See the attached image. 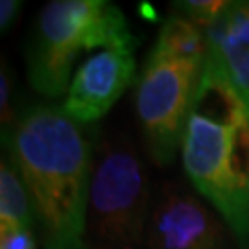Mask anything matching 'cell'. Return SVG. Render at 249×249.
Listing matches in <instances>:
<instances>
[{"instance_id":"cell-1","label":"cell","mask_w":249,"mask_h":249,"mask_svg":"<svg viewBox=\"0 0 249 249\" xmlns=\"http://www.w3.org/2000/svg\"><path fill=\"white\" fill-rule=\"evenodd\" d=\"M8 144L46 249H89L85 231L92 153L80 124L61 107H32L11 129Z\"/></svg>"},{"instance_id":"cell-2","label":"cell","mask_w":249,"mask_h":249,"mask_svg":"<svg viewBox=\"0 0 249 249\" xmlns=\"http://www.w3.org/2000/svg\"><path fill=\"white\" fill-rule=\"evenodd\" d=\"M181 155L192 185L249 249V111L231 83L207 65Z\"/></svg>"},{"instance_id":"cell-3","label":"cell","mask_w":249,"mask_h":249,"mask_svg":"<svg viewBox=\"0 0 249 249\" xmlns=\"http://www.w3.org/2000/svg\"><path fill=\"white\" fill-rule=\"evenodd\" d=\"M125 15L107 0H52L37 18L28 59L32 87L57 98L67 94L81 50L135 48Z\"/></svg>"},{"instance_id":"cell-4","label":"cell","mask_w":249,"mask_h":249,"mask_svg":"<svg viewBox=\"0 0 249 249\" xmlns=\"http://www.w3.org/2000/svg\"><path fill=\"white\" fill-rule=\"evenodd\" d=\"M148 179L127 142L107 144L92 170L87 231L89 249H142L150 223Z\"/></svg>"},{"instance_id":"cell-5","label":"cell","mask_w":249,"mask_h":249,"mask_svg":"<svg viewBox=\"0 0 249 249\" xmlns=\"http://www.w3.org/2000/svg\"><path fill=\"white\" fill-rule=\"evenodd\" d=\"M205 63L148 57L137 87V115L151 157L159 164L174 160L196 94Z\"/></svg>"},{"instance_id":"cell-6","label":"cell","mask_w":249,"mask_h":249,"mask_svg":"<svg viewBox=\"0 0 249 249\" xmlns=\"http://www.w3.org/2000/svg\"><path fill=\"white\" fill-rule=\"evenodd\" d=\"M135 48H106L76 69L63 102V113L78 124L106 116L135 78Z\"/></svg>"},{"instance_id":"cell-7","label":"cell","mask_w":249,"mask_h":249,"mask_svg":"<svg viewBox=\"0 0 249 249\" xmlns=\"http://www.w3.org/2000/svg\"><path fill=\"white\" fill-rule=\"evenodd\" d=\"M148 249H223L225 231L199 199L190 194L172 192L151 211Z\"/></svg>"},{"instance_id":"cell-8","label":"cell","mask_w":249,"mask_h":249,"mask_svg":"<svg viewBox=\"0 0 249 249\" xmlns=\"http://www.w3.org/2000/svg\"><path fill=\"white\" fill-rule=\"evenodd\" d=\"M205 36V65L231 83L249 111V0L229 2Z\"/></svg>"},{"instance_id":"cell-9","label":"cell","mask_w":249,"mask_h":249,"mask_svg":"<svg viewBox=\"0 0 249 249\" xmlns=\"http://www.w3.org/2000/svg\"><path fill=\"white\" fill-rule=\"evenodd\" d=\"M150 55L159 59H185V61L205 63L207 57L205 30L183 15H174L160 26Z\"/></svg>"},{"instance_id":"cell-10","label":"cell","mask_w":249,"mask_h":249,"mask_svg":"<svg viewBox=\"0 0 249 249\" xmlns=\"http://www.w3.org/2000/svg\"><path fill=\"white\" fill-rule=\"evenodd\" d=\"M32 201L13 162L0 166V236L32 231Z\"/></svg>"},{"instance_id":"cell-11","label":"cell","mask_w":249,"mask_h":249,"mask_svg":"<svg viewBox=\"0 0 249 249\" xmlns=\"http://www.w3.org/2000/svg\"><path fill=\"white\" fill-rule=\"evenodd\" d=\"M174 6L183 13V17L207 30L220 18V15L229 6V2L227 0H185V2H174Z\"/></svg>"},{"instance_id":"cell-12","label":"cell","mask_w":249,"mask_h":249,"mask_svg":"<svg viewBox=\"0 0 249 249\" xmlns=\"http://www.w3.org/2000/svg\"><path fill=\"white\" fill-rule=\"evenodd\" d=\"M0 249H36L34 234L32 231H20L0 236Z\"/></svg>"},{"instance_id":"cell-13","label":"cell","mask_w":249,"mask_h":249,"mask_svg":"<svg viewBox=\"0 0 249 249\" xmlns=\"http://www.w3.org/2000/svg\"><path fill=\"white\" fill-rule=\"evenodd\" d=\"M9 104H11V81L8 78L6 67H2V72H0V111H2V124L4 125L11 115Z\"/></svg>"},{"instance_id":"cell-14","label":"cell","mask_w":249,"mask_h":249,"mask_svg":"<svg viewBox=\"0 0 249 249\" xmlns=\"http://www.w3.org/2000/svg\"><path fill=\"white\" fill-rule=\"evenodd\" d=\"M20 6H22L20 0H2L0 2V28H2V32H6L13 24L17 13L20 11Z\"/></svg>"}]
</instances>
